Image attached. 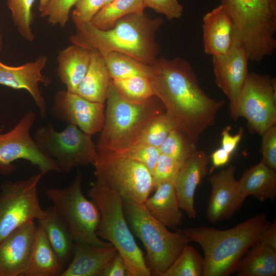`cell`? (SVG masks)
Instances as JSON below:
<instances>
[{"label":"cell","mask_w":276,"mask_h":276,"mask_svg":"<svg viewBox=\"0 0 276 276\" xmlns=\"http://www.w3.org/2000/svg\"><path fill=\"white\" fill-rule=\"evenodd\" d=\"M151 66L149 79L166 113L177 129L197 143L204 131L214 124L225 101L205 94L191 64L182 58L162 57Z\"/></svg>","instance_id":"cell-1"},{"label":"cell","mask_w":276,"mask_h":276,"mask_svg":"<svg viewBox=\"0 0 276 276\" xmlns=\"http://www.w3.org/2000/svg\"><path fill=\"white\" fill-rule=\"evenodd\" d=\"M163 22L161 18L152 19L142 12L120 18L106 30L97 29L90 23L75 24L76 33L70 40L73 44L96 50L101 55L118 52L151 65L159 51L155 33Z\"/></svg>","instance_id":"cell-2"},{"label":"cell","mask_w":276,"mask_h":276,"mask_svg":"<svg viewBox=\"0 0 276 276\" xmlns=\"http://www.w3.org/2000/svg\"><path fill=\"white\" fill-rule=\"evenodd\" d=\"M269 225L266 214L260 213L226 229L199 226L178 230L202 248V276H228Z\"/></svg>","instance_id":"cell-3"},{"label":"cell","mask_w":276,"mask_h":276,"mask_svg":"<svg viewBox=\"0 0 276 276\" xmlns=\"http://www.w3.org/2000/svg\"><path fill=\"white\" fill-rule=\"evenodd\" d=\"M106 102L104 122L96 144L97 152H122L135 142L151 119L166 111L157 96L143 103L131 102L122 97L111 83Z\"/></svg>","instance_id":"cell-4"},{"label":"cell","mask_w":276,"mask_h":276,"mask_svg":"<svg viewBox=\"0 0 276 276\" xmlns=\"http://www.w3.org/2000/svg\"><path fill=\"white\" fill-rule=\"evenodd\" d=\"M234 26V39L258 62L276 48V0H221Z\"/></svg>","instance_id":"cell-5"},{"label":"cell","mask_w":276,"mask_h":276,"mask_svg":"<svg viewBox=\"0 0 276 276\" xmlns=\"http://www.w3.org/2000/svg\"><path fill=\"white\" fill-rule=\"evenodd\" d=\"M100 213L97 235L114 247L124 258L127 276H150V269L126 220L123 198L118 193L93 182L87 192Z\"/></svg>","instance_id":"cell-6"},{"label":"cell","mask_w":276,"mask_h":276,"mask_svg":"<svg viewBox=\"0 0 276 276\" xmlns=\"http://www.w3.org/2000/svg\"><path fill=\"white\" fill-rule=\"evenodd\" d=\"M122 198L126 220L143 244L151 275L162 276L190 241L178 229L175 232L169 231L152 216L144 203Z\"/></svg>","instance_id":"cell-7"},{"label":"cell","mask_w":276,"mask_h":276,"mask_svg":"<svg viewBox=\"0 0 276 276\" xmlns=\"http://www.w3.org/2000/svg\"><path fill=\"white\" fill-rule=\"evenodd\" d=\"M82 176L78 171L73 182L63 188H51L46 192L48 199L70 232L75 243L107 247L113 246L96 234L100 213L82 191Z\"/></svg>","instance_id":"cell-8"},{"label":"cell","mask_w":276,"mask_h":276,"mask_svg":"<svg viewBox=\"0 0 276 276\" xmlns=\"http://www.w3.org/2000/svg\"><path fill=\"white\" fill-rule=\"evenodd\" d=\"M94 164L98 184L122 198L144 203L154 189L152 174L143 164L112 152H97Z\"/></svg>","instance_id":"cell-9"},{"label":"cell","mask_w":276,"mask_h":276,"mask_svg":"<svg viewBox=\"0 0 276 276\" xmlns=\"http://www.w3.org/2000/svg\"><path fill=\"white\" fill-rule=\"evenodd\" d=\"M33 139L40 150L55 162L59 173L93 165L97 158L91 135L72 124H67L60 131L55 130L52 124L41 125L36 129Z\"/></svg>","instance_id":"cell-10"},{"label":"cell","mask_w":276,"mask_h":276,"mask_svg":"<svg viewBox=\"0 0 276 276\" xmlns=\"http://www.w3.org/2000/svg\"><path fill=\"white\" fill-rule=\"evenodd\" d=\"M43 174L41 172L28 178L6 181L0 193V242L22 224L45 216L40 206L37 186Z\"/></svg>","instance_id":"cell-11"},{"label":"cell","mask_w":276,"mask_h":276,"mask_svg":"<svg viewBox=\"0 0 276 276\" xmlns=\"http://www.w3.org/2000/svg\"><path fill=\"white\" fill-rule=\"evenodd\" d=\"M32 110L26 112L9 131L3 133L0 128V171L10 173L15 168L12 163L24 159L36 166L43 175L51 171L59 172L55 162L45 154L31 135L36 118Z\"/></svg>","instance_id":"cell-12"},{"label":"cell","mask_w":276,"mask_h":276,"mask_svg":"<svg viewBox=\"0 0 276 276\" xmlns=\"http://www.w3.org/2000/svg\"><path fill=\"white\" fill-rule=\"evenodd\" d=\"M238 116L245 118L250 131L262 135L276 124L275 81L269 76L248 74L239 96Z\"/></svg>","instance_id":"cell-13"},{"label":"cell","mask_w":276,"mask_h":276,"mask_svg":"<svg viewBox=\"0 0 276 276\" xmlns=\"http://www.w3.org/2000/svg\"><path fill=\"white\" fill-rule=\"evenodd\" d=\"M50 112L54 118L75 125L92 136L103 128L105 104L92 102L76 93L61 90L54 96Z\"/></svg>","instance_id":"cell-14"},{"label":"cell","mask_w":276,"mask_h":276,"mask_svg":"<svg viewBox=\"0 0 276 276\" xmlns=\"http://www.w3.org/2000/svg\"><path fill=\"white\" fill-rule=\"evenodd\" d=\"M248 61L247 52L235 40H233L232 47L227 53L213 57L216 83L229 101V116L234 121L239 118L238 100L249 73L247 69Z\"/></svg>","instance_id":"cell-15"},{"label":"cell","mask_w":276,"mask_h":276,"mask_svg":"<svg viewBox=\"0 0 276 276\" xmlns=\"http://www.w3.org/2000/svg\"><path fill=\"white\" fill-rule=\"evenodd\" d=\"M236 170L235 166L231 165L209 178L211 193L206 218L211 223L229 219L246 198L238 188L235 177Z\"/></svg>","instance_id":"cell-16"},{"label":"cell","mask_w":276,"mask_h":276,"mask_svg":"<svg viewBox=\"0 0 276 276\" xmlns=\"http://www.w3.org/2000/svg\"><path fill=\"white\" fill-rule=\"evenodd\" d=\"M48 61L47 56L41 55L33 61L17 66H9L0 61V85L27 90L42 118L46 116L47 105L39 86L51 83L50 79L42 74Z\"/></svg>","instance_id":"cell-17"},{"label":"cell","mask_w":276,"mask_h":276,"mask_svg":"<svg viewBox=\"0 0 276 276\" xmlns=\"http://www.w3.org/2000/svg\"><path fill=\"white\" fill-rule=\"evenodd\" d=\"M36 226L34 221H29L0 242V276H21L30 257Z\"/></svg>","instance_id":"cell-18"},{"label":"cell","mask_w":276,"mask_h":276,"mask_svg":"<svg viewBox=\"0 0 276 276\" xmlns=\"http://www.w3.org/2000/svg\"><path fill=\"white\" fill-rule=\"evenodd\" d=\"M209 157L203 150H196L182 164L174 182L179 205L189 218H195L194 195L198 186L208 173Z\"/></svg>","instance_id":"cell-19"},{"label":"cell","mask_w":276,"mask_h":276,"mask_svg":"<svg viewBox=\"0 0 276 276\" xmlns=\"http://www.w3.org/2000/svg\"><path fill=\"white\" fill-rule=\"evenodd\" d=\"M203 40L204 52L217 56L226 54L234 40L232 20L224 7L220 5L203 17Z\"/></svg>","instance_id":"cell-20"},{"label":"cell","mask_w":276,"mask_h":276,"mask_svg":"<svg viewBox=\"0 0 276 276\" xmlns=\"http://www.w3.org/2000/svg\"><path fill=\"white\" fill-rule=\"evenodd\" d=\"M117 251L113 246L75 243L73 259L61 276H101Z\"/></svg>","instance_id":"cell-21"},{"label":"cell","mask_w":276,"mask_h":276,"mask_svg":"<svg viewBox=\"0 0 276 276\" xmlns=\"http://www.w3.org/2000/svg\"><path fill=\"white\" fill-rule=\"evenodd\" d=\"M64 265L39 224L36 226L30 257L21 276H61L64 270Z\"/></svg>","instance_id":"cell-22"},{"label":"cell","mask_w":276,"mask_h":276,"mask_svg":"<svg viewBox=\"0 0 276 276\" xmlns=\"http://www.w3.org/2000/svg\"><path fill=\"white\" fill-rule=\"evenodd\" d=\"M91 52V49L76 44L59 52L57 73L68 91L76 93L88 69Z\"/></svg>","instance_id":"cell-23"},{"label":"cell","mask_w":276,"mask_h":276,"mask_svg":"<svg viewBox=\"0 0 276 276\" xmlns=\"http://www.w3.org/2000/svg\"><path fill=\"white\" fill-rule=\"evenodd\" d=\"M155 192L144 204L152 216L167 228L177 229L182 223L183 213L174 189V182L166 181L157 185Z\"/></svg>","instance_id":"cell-24"},{"label":"cell","mask_w":276,"mask_h":276,"mask_svg":"<svg viewBox=\"0 0 276 276\" xmlns=\"http://www.w3.org/2000/svg\"><path fill=\"white\" fill-rule=\"evenodd\" d=\"M111 83V78L103 56L92 50L88 69L76 94L90 101L105 104Z\"/></svg>","instance_id":"cell-25"},{"label":"cell","mask_w":276,"mask_h":276,"mask_svg":"<svg viewBox=\"0 0 276 276\" xmlns=\"http://www.w3.org/2000/svg\"><path fill=\"white\" fill-rule=\"evenodd\" d=\"M237 183L246 198L251 196L264 201L273 200L276 196L275 171L261 162L245 170Z\"/></svg>","instance_id":"cell-26"},{"label":"cell","mask_w":276,"mask_h":276,"mask_svg":"<svg viewBox=\"0 0 276 276\" xmlns=\"http://www.w3.org/2000/svg\"><path fill=\"white\" fill-rule=\"evenodd\" d=\"M235 271L238 276H275L276 249L259 241L243 256Z\"/></svg>","instance_id":"cell-27"},{"label":"cell","mask_w":276,"mask_h":276,"mask_svg":"<svg viewBox=\"0 0 276 276\" xmlns=\"http://www.w3.org/2000/svg\"><path fill=\"white\" fill-rule=\"evenodd\" d=\"M45 216L38 220L52 247L64 265L73 253L75 242L53 205L45 210Z\"/></svg>","instance_id":"cell-28"},{"label":"cell","mask_w":276,"mask_h":276,"mask_svg":"<svg viewBox=\"0 0 276 276\" xmlns=\"http://www.w3.org/2000/svg\"><path fill=\"white\" fill-rule=\"evenodd\" d=\"M111 79H121L134 76L149 79L152 66L125 54L111 52L102 55Z\"/></svg>","instance_id":"cell-29"},{"label":"cell","mask_w":276,"mask_h":276,"mask_svg":"<svg viewBox=\"0 0 276 276\" xmlns=\"http://www.w3.org/2000/svg\"><path fill=\"white\" fill-rule=\"evenodd\" d=\"M145 8L143 0H113L104 6L89 23L97 29L106 30L113 27L120 18L144 12Z\"/></svg>","instance_id":"cell-30"},{"label":"cell","mask_w":276,"mask_h":276,"mask_svg":"<svg viewBox=\"0 0 276 276\" xmlns=\"http://www.w3.org/2000/svg\"><path fill=\"white\" fill-rule=\"evenodd\" d=\"M111 84L124 99L133 103H143L155 96L150 80L142 76L111 79Z\"/></svg>","instance_id":"cell-31"},{"label":"cell","mask_w":276,"mask_h":276,"mask_svg":"<svg viewBox=\"0 0 276 276\" xmlns=\"http://www.w3.org/2000/svg\"><path fill=\"white\" fill-rule=\"evenodd\" d=\"M204 266V258L188 244L162 276H202Z\"/></svg>","instance_id":"cell-32"},{"label":"cell","mask_w":276,"mask_h":276,"mask_svg":"<svg viewBox=\"0 0 276 276\" xmlns=\"http://www.w3.org/2000/svg\"><path fill=\"white\" fill-rule=\"evenodd\" d=\"M174 128H176L173 121L166 112H162L155 116L144 126L134 143H142L159 148Z\"/></svg>","instance_id":"cell-33"},{"label":"cell","mask_w":276,"mask_h":276,"mask_svg":"<svg viewBox=\"0 0 276 276\" xmlns=\"http://www.w3.org/2000/svg\"><path fill=\"white\" fill-rule=\"evenodd\" d=\"M158 149L160 153L168 155L182 164L196 150V143L181 131L174 128Z\"/></svg>","instance_id":"cell-34"},{"label":"cell","mask_w":276,"mask_h":276,"mask_svg":"<svg viewBox=\"0 0 276 276\" xmlns=\"http://www.w3.org/2000/svg\"><path fill=\"white\" fill-rule=\"evenodd\" d=\"M12 19L20 35L31 42L35 35L31 28L33 20L32 7L35 0H7Z\"/></svg>","instance_id":"cell-35"},{"label":"cell","mask_w":276,"mask_h":276,"mask_svg":"<svg viewBox=\"0 0 276 276\" xmlns=\"http://www.w3.org/2000/svg\"><path fill=\"white\" fill-rule=\"evenodd\" d=\"M160 153L158 148L144 143H135L118 154L144 165L152 174Z\"/></svg>","instance_id":"cell-36"},{"label":"cell","mask_w":276,"mask_h":276,"mask_svg":"<svg viewBox=\"0 0 276 276\" xmlns=\"http://www.w3.org/2000/svg\"><path fill=\"white\" fill-rule=\"evenodd\" d=\"M181 165V163L173 158L160 153L152 173L154 189L164 181L174 182Z\"/></svg>","instance_id":"cell-37"},{"label":"cell","mask_w":276,"mask_h":276,"mask_svg":"<svg viewBox=\"0 0 276 276\" xmlns=\"http://www.w3.org/2000/svg\"><path fill=\"white\" fill-rule=\"evenodd\" d=\"M77 0H50L44 11L42 17H47L49 23L64 27L69 19L71 8Z\"/></svg>","instance_id":"cell-38"},{"label":"cell","mask_w":276,"mask_h":276,"mask_svg":"<svg viewBox=\"0 0 276 276\" xmlns=\"http://www.w3.org/2000/svg\"><path fill=\"white\" fill-rule=\"evenodd\" d=\"M104 5V0H77L72 14L74 24L90 22Z\"/></svg>","instance_id":"cell-39"},{"label":"cell","mask_w":276,"mask_h":276,"mask_svg":"<svg viewBox=\"0 0 276 276\" xmlns=\"http://www.w3.org/2000/svg\"><path fill=\"white\" fill-rule=\"evenodd\" d=\"M261 162L270 169L276 170V126L267 129L262 135Z\"/></svg>","instance_id":"cell-40"},{"label":"cell","mask_w":276,"mask_h":276,"mask_svg":"<svg viewBox=\"0 0 276 276\" xmlns=\"http://www.w3.org/2000/svg\"><path fill=\"white\" fill-rule=\"evenodd\" d=\"M146 7L163 14L169 20L178 19L182 15L183 8L178 0H143Z\"/></svg>","instance_id":"cell-41"},{"label":"cell","mask_w":276,"mask_h":276,"mask_svg":"<svg viewBox=\"0 0 276 276\" xmlns=\"http://www.w3.org/2000/svg\"><path fill=\"white\" fill-rule=\"evenodd\" d=\"M231 126L225 127L221 132V145L225 150L231 154L235 151L238 143L240 142L243 135L244 129L240 128L238 133L234 135H231L230 131Z\"/></svg>","instance_id":"cell-42"},{"label":"cell","mask_w":276,"mask_h":276,"mask_svg":"<svg viewBox=\"0 0 276 276\" xmlns=\"http://www.w3.org/2000/svg\"><path fill=\"white\" fill-rule=\"evenodd\" d=\"M127 276L125 260L117 251L114 257L102 272L101 276Z\"/></svg>","instance_id":"cell-43"},{"label":"cell","mask_w":276,"mask_h":276,"mask_svg":"<svg viewBox=\"0 0 276 276\" xmlns=\"http://www.w3.org/2000/svg\"><path fill=\"white\" fill-rule=\"evenodd\" d=\"M260 242L276 249V222L274 221L263 232Z\"/></svg>","instance_id":"cell-44"},{"label":"cell","mask_w":276,"mask_h":276,"mask_svg":"<svg viewBox=\"0 0 276 276\" xmlns=\"http://www.w3.org/2000/svg\"><path fill=\"white\" fill-rule=\"evenodd\" d=\"M231 155L222 147L216 149L211 156L213 166L219 167L226 165L229 160Z\"/></svg>","instance_id":"cell-45"},{"label":"cell","mask_w":276,"mask_h":276,"mask_svg":"<svg viewBox=\"0 0 276 276\" xmlns=\"http://www.w3.org/2000/svg\"><path fill=\"white\" fill-rule=\"evenodd\" d=\"M49 1L50 0H39L38 9L40 13L44 11Z\"/></svg>","instance_id":"cell-46"},{"label":"cell","mask_w":276,"mask_h":276,"mask_svg":"<svg viewBox=\"0 0 276 276\" xmlns=\"http://www.w3.org/2000/svg\"><path fill=\"white\" fill-rule=\"evenodd\" d=\"M2 46H3L2 36L1 34H0V52L2 50Z\"/></svg>","instance_id":"cell-47"},{"label":"cell","mask_w":276,"mask_h":276,"mask_svg":"<svg viewBox=\"0 0 276 276\" xmlns=\"http://www.w3.org/2000/svg\"><path fill=\"white\" fill-rule=\"evenodd\" d=\"M104 1L105 5H106L109 4V3H110L113 0H104Z\"/></svg>","instance_id":"cell-48"}]
</instances>
